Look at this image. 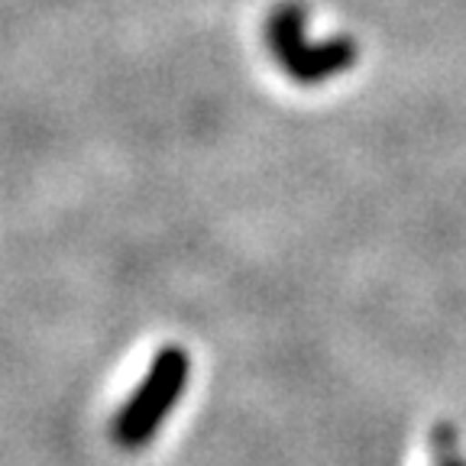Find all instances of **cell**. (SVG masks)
Wrapping results in <instances>:
<instances>
[{
    "instance_id": "cell-1",
    "label": "cell",
    "mask_w": 466,
    "mask_h": 466,
    "mask_svg": "<svg viewBox=\"0 0 466 466\" xmlns=\"http://www.w3.org/2000/svg\"><path fill=\"white\" fill-rule=\"evenodd\" d=\"M191 376L188 350L178 343H168L153 357L137 392L124 401V408L114 418V441L124 451H143L149 441L168 421L172 408L182 401Z\"/></svg>"
},
{
    "instance_id": "cell-2",
    "label": "cell",
    "mask_w": 466,
    "mask_h": 466,
    "mask_svg": "<svg viewBox=\"0 0 466 466\" xmlns=\"http://www.w3.org/2000/svg\"><path fill=\"white\" fill-rule=\"evenodd\" d=\"M269 46L279 66L301 85H320L330 75L347 72L357 62V46L350 39L308 43L305 39V7L282 4L269 20Z\"/></svg>"
},
{
    "instance_id": "cell-3",
    "label": "cell",
    "mask_w": 466,
    "mask_h": 466,
    "mask_svg": "<svg viewBox=\"0 0 466 466\" xmlns=\"http://www.w3.org/2000/svg\"><path fill=\"white\" fill-rule=\"evenodd\" d=\"M434 466H466L463 460H457L453 453V434L447 424L434 431Z\"/></svg>"
}]
</instances>
